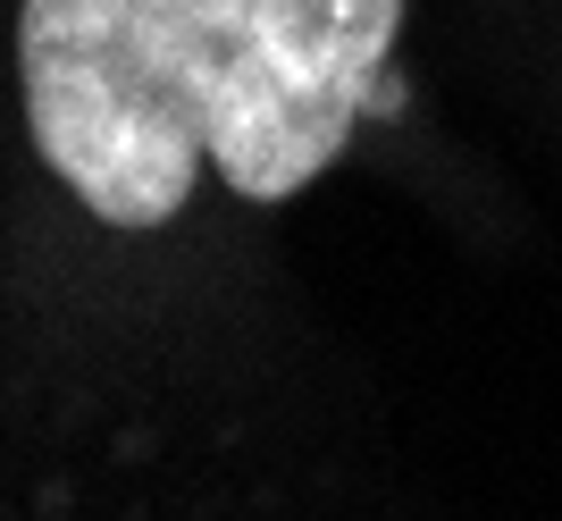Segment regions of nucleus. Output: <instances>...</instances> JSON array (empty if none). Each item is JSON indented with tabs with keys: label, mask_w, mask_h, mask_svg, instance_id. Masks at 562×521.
<instances>
[{
	"label": "nucleus",
	"mask_w": 562,
	"mask_h": 521,
	"mask_svg": "<svg viewBox=\"0 0 562 521\" xmlns=\"http://www.w3.org/2000/svg\"><path fill=\"white\" fill-rule=\"evenodd\" d=\"M403 0H18L43 168L101 228H168L202 168L294 202L386 93Z\"/></svg>",
	"instance_id": "nucleus-1"
}]
</instances>
